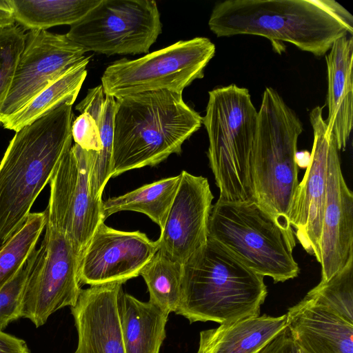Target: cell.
Instances as JSON below:
<instances>
[{
  "label": "cell",
  "mask_w": 353,
  "mask_h": 353,
  "mask_svg": "<svg viewBox=\"0 0 353 353\" xmlns=\"http://www.w3.org/2000/svg\"><path fill=\"white\" fill-rule=\"evenodd\" d=\"M0 353H30L26 343L0 330Z\"/></svg>",
  "instance_id": "cell-33"
},
{
  "label": "cell",
  "mask_w": 353,
  "mask_h": 353,
  "mask_svg": "<svg viewBox=\"0 0 353 353\" xmlns=\"http://www.w3.org/2000/svg\"><path fill=\"white\" fill-rule=\"evenodd\" d=\"M286 315L301 353H353V324L325 307L305 296Z\"/></svg>",
  "instance_id": "cell-18"
},
{
  "label": "cell",
  "mask_w": 353,
  "mask_h": 353,
  "mask_svg": "<svg viewBox=\"0 0 353 353\" xmlns=\"http://www.w3.org/2000/svg\"><path fill=\"white\" fill-rule=\"evenodd\" d=\"M153 0H101L66 34L87 52L108 56L148 52L161 33Z\"/></svg>",
  "instance_id": "cell-9"
},
{
  "label": "cell",
  "mask_w": 353,
  "mask_h": 353,
  "mask_svg": "<svg viewBox=\"0 0 353 353\" xmlns=\"http://www.w3.org/2000/svg\"><path fill=\"white\" fill-rule=\"evenodd\" d=\"M201 124V116L181 92L155 90L117 99L112 177L180 154L183 143Z\"/></svg>",
  "instance_id": "cell-3"
},
{
  "label": "cell",
  "mask_w": 353,
  "mask_h": 353,
  "mask_svg": "<svg viewBox=\"0 0 353 353\" xmlns=\"http://www.w3.org/2000/svg\"><path fill=\"white\" fill-rule=\"evenodd\" d=\"M333 143L328 160L325 203L319 241L321 282L328 281L353 258V194Z\"/></svg>",
  "instance_id": "cell-16"
},
{
  "label": "cell",
  "mask_w": 353,
  "mask_h": 353,
  "mask_svg": "<svg viewBox=\"0 0 353 353\" xmlns=\"http://www.w3.org/2000/svg\"><path fill=\"white\" fill-rule=\"evenodd\" d=\"M157 241L140 231L126 232L101 223L79 262L80 284L124 283L137 277L158 251Z\"/></svg>",
  "instance_id": "cell-13"
},
{
  "label": "cell",
  "mask_w": 353,
  "mask_h": 353,
  "mask_svg": "<svg viewBox=\"0 0 353 353\" xmlns=\"http://www.w3.org/2000/svg\"><path fill=\"white\" fill-rule=\"evenodd\" d=\"M314 140L304 176L297 186L290 209V221L294 236L304 250L319 260V241L325 203L330 152L336 141L326 131L323 108L310 112Z\"/></svg>",
  "instance_id": "cell-14"
},
{
  "label": "cell",
  "mask_w": 353,
  "mask_h": 353,
  "mask_svg": "<svg viewBox=\"0 0 353 353\" xmlns=\"http://www.w3.org/2000/svg\"><path fill=\"white\" fill-rule=\"evenodd\" d=\"M180 174L177 192L157 242L159 250L183 265L208 241L214 196L207 178L185 170Z\"/></svg>",
  "instance_id": "cell-15"
},
{
  "label": "cell",
  "mask_w": 353,
  "mask_h": 353,
  "mask_svg": "<svg viewBox=\"0 0 353 353\" xmlns=\"http://www.w3.org/2000/svg\"><path fill=\"white\" fill-rule=\"evenodd\" d=\"M288 327L286 314L249 316L199 333L197 353H259Z\"/></svg>",
  "instance_id": "cell-20"
},
{
  "label": "cell",
  "mask_w": 353,
  "mask_h": 353,
  "mask_svg": "<svg viewBox=\"0 0 353 353\" xmlns=\"http://www.w3.org/2000/svg\"><path fill=\"white\" fill-rule=\"evenodd\" d=\"M85 52L66 34L30 30L26 34L23 50L0 110V123L82 61Z\"/></svg>",
  "instance_id": "cell-12"
},
{
  "label": "cell",
  "mask_w": 353,
  "mask_h": 353,
  "mask_svg": "<svg viewBox=\"0 0 353 353\" xmlns=\"http://www.w3.org/2000/svg\"><path fill=\"white\" fill-rule=\"evenodd\" d=\"M24 288L21 317L37 327L57 310L73 307L81 290L80 258L67 235L47 223Z\"/></svg>",
  "instance_id": "cell-11"
},
{
  "label": "cell",
  "mask_w": 353,
  "mask_h": 353,
  "mask_svg": "<svg viewBox=\"0 0 353 353\" xmlns=\"http://www.w3.org/2000/svg\"><path fill=\"white\" fill-rule=\"evenodd\" d=\"M36 255L37 249L15 276L0 289V330L21 317L24 288Z\"/></svg>",
  "instance_id": "cell-31"
},
{
  "label": "cell",
  "mask_w": 353,
  "mask_h": 353,
  "mask_svg": "<svg viewBox=\"0 0 353 353\" xmlns=\"http://www.w3.org/2000/svg\"><path fill=\"white\" fill-rule=\"evenodd\" d=\"M90 57H85L64 74L47 86L35 97L1 124L17 132L64 103L73 105L87 76Z\"/></svg>",
  "instance_id": "cell-22"
},
{
  "label": "cell",
  "mask_w": 353,
  "mask_h": 353,
  "mask_svg": "<svg viewBox=\"0 0 353 353\" xmlns=\"http://www.w3.org/2000/svg\"><path fill=\"white\" fill-rule=\"evenodd\" d=\"M92 151L74 143L50 181L46 223L67 235L80 259L99 225L105 221L102 199L94 197L90 181Z\"/></svg>",
  "instance_id": "cell-10"
},
{
  "label": "cell",
  "mask_w": 353,
  "mask_h": 353,
  "mask_svg": "<svg viewBox=\"0 0 353 353\" xmlns=\"http://www.w3.org/2000/svg\"><path fill=\"white\" fill-rule=\"evenodd\" d=\"M264 276L221 243H206L183 264L175 313L189 320L230 323L260 314L268 294Z\"/></svg>",
  "instance_id": "cell-4"
},
{
  "label": "cell",
  "mask_w": 353,
  "mask_h": 353,
  "mask_svg": "<svg viewBox=\"0 0 353 353\" xmlns=\"http://www.w3.org/2000/svg\"><path fill=\"white\" fill-rule=\"evenodd\" d=\"M15 20L8 0H0V28L14 25Z\"/></svg>",
  "instance_id": "cell-34"
},
{
  "label": "cell",
  "mask_w": 353,
  "mask_h": 353,
  "mask_svg": "<svg viewBox=\"0 0 353 353\" xmlns=\"http://www.w3.org/2000/svg\"><path fill=\"white\" fill-rule=\"evenodd\" d=\"M208 230L209 238L274 283L294 279L299 273L292 254L296 242L254 201H217L212 207Z\"/></svg>",
  "instance_id": "cell-7"
},
{
  "label": "cell",
  "mask_w": 353,
  "mask_h": 353,
  "mask_svg": "<svg viewBox=\"0 0 353 353\" xmlns=\"http://www.w3.org/2000/svg\"><path fill=\"white\" fill-rule=\"evenodd\" d=\"M325 57L327 71L326 131L344 150L353 125V38L348 34L334 42Z\"/></svg>",
  "instance_id": "cell-19"
},
{
  "label": "cell",
  "mask_w": 353,
  "mask_h": 353,
  "mask_svg": "<svg viewBox=\"0 0 353 353\" xmlns=\"http://www.w3.org/2000/svg\"><path fill=\"white\" fill-rule=\"evenodd\" d=\"M180 181L179 174L103 201L102 214L104 220L121 211H134L147 215L161 229L165 223Z\"/></svg>",
  "instance_id": "cell-23"
},
{
  "label": "cell",
  "mask_w": 353,
  "mask_h": 353,
  "mask_svg": "<svg viewBox=\"0 0 353 353\" xmlns=\"http://www.w3.org/2000/svg\"><path fill=\"white\" fill-rule=\"evenodd\" d=\"M261 99L252 156L254 201L296 242L290 214L299 183L297 143L303 125L272 88L265 89Z\"/></svg>",
  "instance_id": "cell-5"
},
{
  "label": "cell",
  "mask_w": 353,
  "mask_h": 353,
  "mask_svg": "<svg viewBox=\"0 0 353 353\" xmlns=\"http://www.w3.org/2000/svg\"><path fill=\"white\" fill-rule=\"evenodd\" d=\"M215 52V45L207 37L179 41L137 59L112 63L105 70L101 85L104 93L115 99L155 90L182 93L203 77Z\"/></svg>",
  "instance_id": "cell-8"
},
{
  "label": "cell",
  "mask_w": 353,
  "mask_h": 353,
  "mask_svg": "<svg viewBox=\"0 0 353 353\" xmlns=\"http://www.w3.org/2000/svg\"><path fill=\"white\" fill-rule=\"evenodd\" d=\"M105 94L101 85L90 89L75 107L80 114L73 120L71 134L75 144L86 151L100 152Z\"/></svg>",
  "instance_id": "cell-27"
},
{
  "label": "cell",
  "mask_w": 353,
  "mask_h": 353,
  "mask_svg": "<svg viewBox=\"0 0 353 353\" xmlns=\"http://www.w3.org/2000/svg\"><path fill=\"white\" fill-rule=\"evenodd\" d=\"M101 0H8L15 22L24 30H46L77 22Z\"/></svg>",
  "instance_id": "cell-24"
},
{
  "label": "cell",
  "mask_w": 353,
  "mask_h": 353,
  "mask_svg": "<svg viewBox=\"0 0 353 353\" xmlns=\"http://www.w3.org/2000/svg\"><path fill=\"white\" fill-rule=\"evenodd\" d=\"M183 265L158 250L140 272L148 289L149 301L169 314L181 297Z\"/></svg>",
  "instance_id": "cell-25"
},
{
  "label": "cell",
  "mask_w": 353,
  "mask_h": 353,
  "mask_svg": "<svg viewBox=\"0 0 353 353\" xmlns=\"http://www.w3.org/2000/svg\"><path fill=\"white\" fill-rule=\"evenodd\" d=\"M208 94L202 123L209 139V164L219 189L218 201L255 202L252 156L258 111L245 88L230 84Z\"/></svg>",
  "instance_id": "cell-6"
},
{
  "label": "cell",
  "mask_w": 353,
  "mask_h": 353,
  "mask_svg": "<svg viewBox=\"0 0 353 353\" xmlns=\"http://www.w3.org/2000/svg\"><path fill=\"white\" fill-rule=\"evenodd\" d=\"M122 283L90 285L71 307L78 334L74 353H125L118 310Z\"/></svg>",
  "instance_id": "cell-17"
},
{
  "label": "cell",
  "mask_w": 353,
  "mask_h": 353,
  "mask_svg": "<svg viewBox=\"0 0 353 353\" xmlns=\"http://www.w3.org/2000/svg\"><path fill=\"white\" fill-rule=\"evenodd\" d=\"M24 32L15 24L0 28V110L10 89L24 48Z\"/></svg>",
  "instance_id": "cell-30"
},
{
  "label": "cell",
  "mask_w": 353,
  "mask_h": 353,
  "mask_svg": "<svg viewBox=\"0 0 353 353\" xmlns=\"http://www.w3.org/2000/svg\"><path fill=\"white\" fill-rule=\"evenodd\" d=\"M72 104L16 132L0 162V248L25 223L36 199L72 147Z\"/></svg>",
  "instance_id": "cell-2"
},
{
  "label": "cell",
  "mask_w": 353,
  "mask_h": 353,
  "mask_svg": "<svg viewBox=\"0 0 353 353\" xmlns=\"http://www.w3.org/2000/svg\"><path fill=\"white\" fill-rule=\"evenodd\" d=\"M116 99L105 94V108L102 119V143L100 152H94L90 181L92 194L102 199V194L107 183L112 178L113 121Z\"/></svg>",
  "instance_id": "cell-29"
},
{
  "label": "cell",
  "mask_w": 353,
  "mask_h": 353,
  "mask_svg": "<svg viewBox=\"0 0 353 353\" xmlns=\"http://www.w3.org/2000/svg\"><path fill=\"white\" fill-rule=\"evenodd\" d=\"M46 210L30 213L25 223L0 248V289L25 265L45 229Z\"/></svg>",
  "instance_id": "cell-26"
},
{
  "label": "cell",
  "mask_w": 353,
  "mask_h": 353,
  "mask_svg": "<svg viewBox=\"0 0 353 353\" xmlns=\"http://www.w3.org/2000/svg\"><path fill=\"white\" fill-rule=\"evenodd\" d=\"M305 296L353 324V258L328 281H320Z\"/></svg>",
  "instance_id": "cell-28"
},
{
  "label": "cell",
  "mask_w": 353,
  "mask_h": 353,
  "mask_svg": "<svg viewBox=\"0 0 353 353\" xmlns=\"http://www.w3.org/2000/svg\"><path fill=\"white\" fill-rule=\"evenodd\" d=\"M118 310L125 353H159L168 315L153 303L125 293L118 296Z\"/></svg>",
  "instance_id": "cell-21"
},
{
  "label": "cell",
  "mask_w": 353,
  "mask_h": 353,
  "mask_svg": "<svg viewBox=\"0 0 353 353\" xmlns=\"http://www.w3.org/2000/svg\"><path fill=\"white\" fill-rule=\"evenodd\" d=\"M208 26L217 37L261 36L322 57L352 35L353 17L333 0H226L214 6Z\"/></svg>",
  "instance_id": "cell-1"
},
{
  "label": "cell",
  "mask_w": 353,
  "mask_h": 353,
  "mask_svg": "<svg viewBox=\"0 0 353 353\" xmlns=\"http://www.w3.org/2000/svg\"><path fill=\"white\" fill-rule=\"evenodd\" d=\"M259 353H301L288 327Z\"/></svg>",
  "instance_id": "cell-32"
}]
</instances>
